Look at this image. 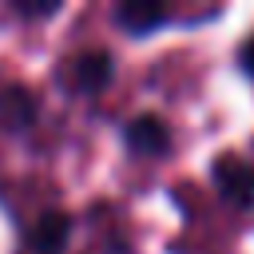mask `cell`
Returning a JSON list of instances; mask_svg holds the SVG:
<instances>
[{"label":"cell","instance_id":"1","mask_svg":"<svg viewBox=\"0 0 254 254\" xmlns=\"http://www.w3.org/2000/svg\"><path fill=\"white\" fill-rule=\"evenodd\" d=\"M111 75H115V67H111V56L103 48H87V52H79L64 64V83L79 95H91V91L107 87Z\"/></svg>","mask_w":254,"mask_h":254},{"label":"cell","instance_id":"2","mask_svg":"<svg viewBox=\"0 0 254 254\" xmlns=\"http://www.w3.org/2000/svg\"><path fill=\"white\" fill-rule=\"evenodd\" d=\"M214 183H218L222 198H230L238 206H254V163H246L238 155H222L214 163Z\"/></svg>","mask_w":254,"mask_h":254},{"label":"cell","instance_id":"3","mask_svg":"<svg viewBox=\"0 0 254 254\" xmlns=\"http://www.w3.org/2000/svg\"><path fill=\"white\" fill-rule=\"evenodd\" d=\"M127 147L139 151V155H163L171 147V135H167L159 115H139V119L127 123Z\"/></svg>","mask_w":254,"mask_h":254},{"label":"cell","instance_id":"4","mask_svg":"<svg viewBox=\"0 0 254 254\" xmlns=\"http://www.w3.org/2000/svg\"><path fill=\"white\" fill-rule=\"evenodd\" d=\"M115 20L127 28V32H151L155 24H163V20H171V8H163V4H119L115 8Z\"/></svg>","mask_w":254,"mask_h":254},{"label":"cell","instance_id":"5","mask_svg":"<svg viewBox=\"0 0 254 254\" xmlns=\"http://www.w3.org/2000/svg\"><path fill=\"white\" fill-rule=\"evenodd\" d=\"M64 238H67V214H64V210H52V214H44V218L36 222L32 246H36V254H60Z\"/></svg>","mask_w":254,"mask_h":254},{"label":"cell","instance_id":"6","mask_svg":"<svg viewBox=\"0 0 254 254\" xmlns=\"http://www.w3.org/2000/svg\"><path fill=\"white\" fill-rule=\"evenodd\" d=\"M238 64H242V71H246V75H254V36L242 44V52H238Z\"/></svg>","mask_w":254,"mask_h":254}]
</instances>
